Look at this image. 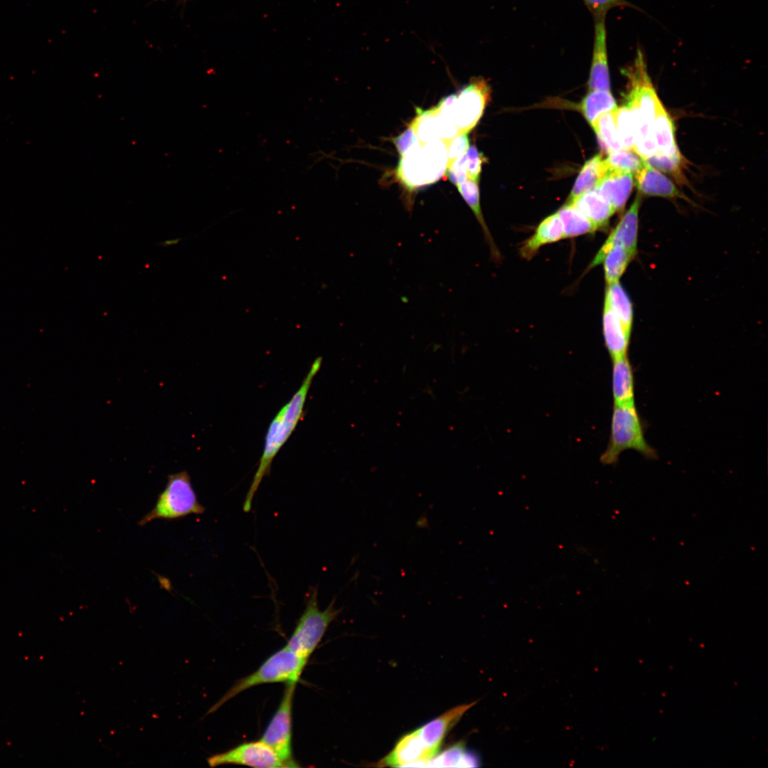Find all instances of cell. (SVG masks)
Segmentation results:
<instances>
[{
    "instance_id": "obj_1",
    "label": "cell",
    "mask_w": 768,
    "mask_h": 768,
    "mask_svg": "<svg viewBox=\"0 0 768 768\" xmlns=\"http://www.w3.org/2000/svg\"><path fill=\"white\" fill-rule=\"evenodd\" d=\"M321 357L314 360L299 389L270 423L257 469L244 501L242 508L245 512L247 513L251 510L254 496L263 478L270 471L274 458L302 418L311 385L321 366Z\"/></svg>"
},
{
    "instance_id": "obj_2",
    "label": "cell",
    "mask_w": 768,
    "mask_h": 768,
    "mask_svg": "<svg viewBox=\"0 0 768 768\" xmlns=\"http://www.w3.org/2000/svg\"><path fill=\"white\" fill-rule=\"evenodd\" d=\"M630 90L625 104L632 116L635 140L634 148L650 152L656 147L652 125L660 101L648 74L644 54L638 50L634 64L625 70Z\"/></svg>"
},
{
    "instance_id": "obj_3",
    "label": "cell",
    "mask_w": 768,
    "mask_h": 768,
    "mask_svg": "<svg viewBox=\"0 0 768 768\" xmlns=\"http://www.w3.org/2000/svg\"><path fill=\"white\" fill-rule=\"evenodd\" d=\"M634 449L648 459H656L655 449L646 442L635 402L614 404L608 445L600 457L604 465L614 464L625 450Z\"/></svg>"
},
{
    "instance_id": "obj_4",
    "label": "cell",
    "mask_w": 768,
    "mask_h": 768,
    "mask_svg": "<svg viewBox=\"0 0 768 768\" xmlns=\"http://www.w3.org/2000/svg\"><path fill=\"white\" fill-rule=\"evenodd\" d=\"M308 661L286 646L274 653L253 673L238 680L206 715L219 709L240 693L265 683H297Z\"/></svg>"
},
{
    "instance_id": "obj_5",
    "label": "cell",
    "mask_w": 768,
    "mask_h": 768,
    "mask_svg": "<svg viewBox=\"0 0 768 768\" xmlns=\"http://www.w3.org/2000/svg\"><path fill=\"white\" fill-rule=\"evenodd\" d=\"M205 508L197 498L191 477L186 471L169 474L164 490L152 509L138 522L143 526L152 521L176 520L191 514H202Z\"/></svg>"
},
{
    "instance_id": "obj_6",
    "label": "cell",
    "mask_w": 768,
    "mask_h": 768,
    "mask_svg": "<svg viewBox=\"0 0 768 768\" xmlns=\"http://www.w3.org/2000/svg\"><path fill=\"white\" fill-rule=\"evenodd\" d=\"M309 592L305 609L285 646L307 661L320 643L329 624L341 612V609L334 606L335 598L324 610L320 609L317 600V586L311 587Z\"/></svg>"
},
{
    "instance_id": "obj_7",
    "label": "cell",
    "mask_w": 768,
    "mask_h": 768,
    "mask_svg": "<svg viewBox=\"0 0 768 768\" xmlns=\"http://www.w3.org/2000/svg\"><path fill=\"white\" fill-rule=\"evenodd\" d=\"M296 683H286L280 703L260 739L268 745L288 767H299L293 759L292 703Z\"/></svg>"
},
{
    "instance_id": "obj_8",
    "label": "cell",
    "mask_w": 768,
    "mask_h": 768,
    "mask_svg": "<svg viewBox=\"0 0 768 768\" xmlns=\"http://www.w3.org/2000/svg\"><path fill=\"white\" fill-rule=\"evenodd\" d=\"M211 767L239 764L260 768L288 767L277 753L262 740L244 742L224 752L207 758Z\"/></svg>"
},
{
    "instance_id": "obj_9",
    "label": "cell",
    "mask_w": 768,
    "mask_h": 768,
    "mask_svg": "<svg viewBox=\"0 0 768 768\" xmlns=\"http://www.w3.org/2000/svg\"><path fill=\"white\" fill-rule=\"evenodd\" d=\"M489 97L490 87L480 78L471 80L457 95L454 112L459 134H468L476 125Z\"/></svg>"
},
{
    "instance_id": "obj_10",
    "label": "cell",
    "mask_w": 768,
    "mask_h": 768,
    "mask_svg": "<svg viewBox=\"0 0 768 768\" xmlns=\"http://www.w3.org/2000/svg\"><path fill=\"white\" fill-rule=\"evenodd\" d=\"M412 167L423 186L437 181L448 166L447 143L437 139L413 149Z\"/></svg>"
},
{
    "instance_id": "obj_11",
    "label": "cell",
    "mask_w": 768,
    "mask_h": 768,
    "mask_svg": "<svg viewBox=\"0 0 768 768\" xmlns=\"http://www.w3.org/2000/svg\"><path fill=\"white\" fill-rule=\"evenodd\" d=\"M640 205L641 197L638 194L594 257L590 268L601 264L605 255L614 245H622L634 256L636 255Z\"/></svg>"
},
{
    "instance_id": "obj_12",
    "label": "cell",
    "mask_w": 768,
    "mask_h": 768,
    "mask_svg": "<svg viewBox=\"0 0 768 768\" xmlns=\"http://www.w3.org/2000/svg\"><path fill=\"white\" fill-rule=\"evenodd\" d=\"M594 18V46L588 88L590 91H610L605 16Z\"/></svg>"
},
{
    "instance_id": "obj_13",
    "label": "cell",
    "mask_w": 768,
    "mask_h": 768,
    "mask_svg": "<svg viewBox=\"0 0 768 768\" xmlns=\"http://www.w3.org/2000/svg\"><path fill=\"white\" fill-rule=\"evenodd\" d=\"M435 754L427 747L415 730L403 735L393 750L380 762L382 766L404 767L428 762Z\"/></svg>"
},
{
    "instance_id": "obj_14",
    "label": "cell",
    "mask_w": 768,
    "mask_h": 768,
    "mask_svg": "<svg viewBox=\"0 0 768 768\" xmlns=\"http://www.w3.org/2000/svg\"><path fill=\"white\" fill-rule=\"evenodd\" d=\"M476 702L454 707L416 730L422 740L435 756L447 734Z\"/></svg>"
},
{
    "instance_id": "obj_15",
    "label": "cell",
    "mask_w": 768,
    "mask_h": 768,
    "mask_svg": "<svg viewBox=\"0 0 768 768\" xmlns=\"http://www.w3.org/2000/svg\"><path fill=\"white\" fill-rule=\"evenodd\" d=\"M633 174L619 171H608L594 186V188L616 211L623 210L634 186Z\"/></svg>"
},
{
    "instance_id": "obj_16",
    "label": "cell",
    "mask_w": 768,
    "mask_h": 768,
    "mask_svg": "<svg viewBox=\"0 0 768 768\" xmlns=\"http://www.w3.org/2000/svg\"><path fill=\"white\" fill-rule=\"evenodd\" d=\"M634 176L635 185L643 194L687 199L666 176L645 162Z\"/></svg>"
},
{
    "instance_id": "obj_17",
    "label": "cell",
    "mask_w": 768,
    "mask_h": 768,
    "mask_svg": "<svg viewBox=\"0 0 768 768\" xmlns=\"http://www.w3.org/2000/svg\"><path fill=\"white\" fill-rule=\"evenodd\" d=\"M602 326L605 346L611 358L626 355L631 333L625 329L606 301L604 303Z\"/></svg>"
},
{
    "instance_id": "obj_18",
    "label": "cell",
    "mask_w": 768,
    "mask_h": 768,
    "mask_svg": "<svg viewBox=\"0 0 768 768\" xmlns=\"http://www.w3.org/2000/svg\"><path fill=\"white\" fill-rule=\"evenodd\" d=\"M564 238L563 226L557 212L543 220L533 235L526 240L520 249L523 258L530 259L543 245Z\"/></svg>"
},
{
    "instance_id": "obj_19",
    "label": "cell",
    "mask_w": 768,
    "mask_h": 768,
    "mask_svg": "<svg viewBox=\"0 0 768 768\" xmlns=\"http://www.w3.org/2000/svg\"><path fill=\"white\" fill-rule=\"evenodd\" d=\"M612 389L614 404L634 402V377L628 356L612 359Z\"/></svg>"
},
{
    "instance_id": "obj_20",
    "label": "cell",
    "mask_w": 768,
    "mask_h": 768,
    "mask_svg": "<svg viewBox=\"0 0 768 768\" xmlns=\"http://www.w3.org/2000/svg\"><path fill=\"white\" fill-rule=\"evenodd\" d=\"M571 204L582 212L597 230L606 228L615 213L612 206L594 188L578 196Z\"/></svg>"
},
{
    "instance_id": "obj_21",
    "label": "cell",
    "mask_w": 768,
    "mask_h": 768,
    "mask_svg": "<svg viewBox=\"0 0 768 768\" xmlns=\"http://www.w3.org/2000/svg\"><path fill=\"white\" fill-rule=\"evenodd\" d=\"M657 151L673 156H682L675 139V129L669 114L659 101L652 125Z\"/></svg>"
},
{
    "instance_id": "obj_22",
    "label": "cell",
    "mask_w": 768,
    "mask_h": 768,
    "mask_svg": "<svg viewBox=\"0 0 768 768\" xmlns=\"http://www.w3.org/2000/svg\"><path fill=\"white\" fill-rule=\"evenodd\" d=\"M607 171V166L600 154L587 160L577 176L567 203H572L578 196L593 188Z\"/></svg>"
},
{
    "instance_id": "obj_23",
    "label": "cell",
    "mask_w": 768,
    "mask_h": 768,
    "mask_svg": "<svg viewBox=\"0 0 768 768\" xmlns=\"http://www.w3.org/2000/svg\"><path fill=\"white\" fill-rule=\"evenodd\" d=\"M604 301L619 317L625 329L631 333L633 306L626 292L619 282L607 284Z\"/></svg>"
},
{
    "instance_id": "obj_24",
    "label": "cell",
    "mask_w": 768,
    "mask_h": 768,
    "mask_svg": "<svg viewBox=\"0 0 768 768\" xmlns=\"http://www.w3.org/2000/svg\"><path fill=\"white\" fill-rule=\"evenodd\" d=\"M563 226L564 238L593 233L597 228L574 205L566 203L557 212Z\"/></svg>"
},
{
    "instance_id": "obj_25",
    "label": "cell",
    "mask_w": 768,
    "mask_h": 768,
    "mask_svg": "<svg viewBox=\"0 0 768 768\" xmlns=\"http://www.w3.org/2000/svg\"><path fill=\"white\" fill-rule=\"evenodd\" d=\"M617 107L612 95L607 90H592L580 103V110L591 125L599 116L614 111Z\"/></svg>"
},
{
    "instance_id": "obj_26",
    "label": "cell",
    "mask_w": 768,
    "mask_h": 768,
    "mask_svg": "<svg viewBox=\"0 0 768 768\" xmlns=\"http://www.w3.org/2000/svg\"><path fill=\"white\" fill-rule=\"evenodd\" d=\"M457 187L459 193L461 194L465 202L467 203V205L469 206V208L474 213L475 217L476 218L478 222L481 225L485 238L489 244L491 251L496 256L498 251L496 250V246L494 243L493 239L487 228L481 212V208L480 206L481 204L479 181L467 178L466 180L463 183L457 184Z\"/></svg>"
},
{
    "instance_id": "obj_27",
    "label": "cell",
    "mask_w": 768,
    "mask_h": 768,
    "mask_svg": "<svg viewBox=\"0 0 768 768\" xmlns=\"http://www.w3.org/2000/svg\"><path fill=\"white\" fill-rule=\"evenodd\" d=\"M457 95L452 94L442 98L435 106L439 137L447 143L459 134L455 120V104Z\"/></svg>"
},
{
    "instance_id": "obj_28",
    "label": "cell",
    "mask_w": 768,
    "mask_h": 768,
    "mask_svg": "<svg viewBox=\"0 0 768 768\" xmlns=\"http://www.w3.org/2000/svg\"><path fill=\"white\" fill-rule=\"evenodd\" d=\"M634 257L622 245H614L609 250L602 262L607 284L619 282L620 277Z\"/></svg>"
},
{
    "instance_id": "obj_29",
    "label": "cell",
    "mask_w": 768,
    "mask_h": 768,
    "mask_svg": "<svg viewBox=\"0 0 768 768\" xmlns=\"http://www.w3.org/2000/svg\"><path fill=\"white\" fill-rule=\"evenodd\" d=\"M614 110L602 114L591 125L602 147L608 154L622 149L618 138Z\"/></svg>"
},
{
    "instance_id": "obj_30",
    "label": "cell",
    "mask_w": 768,
    "mask_h": 768,
    "mask_svg": "<svg viewBox=\"0 0 768 768\" xmlns=\"http://www.w3.org/2000/svg\"><path fill=\"white\" fill-rule=\"evenodd\" d=\"M430 762L434 767H476L479 765L477 757L466 752L462 743L457 744L438 756H435Z\"/></svg>"
},
{
    "instance_id": "obj_31",
    "label": "cell",
    "mask_w": 768,
    "mask_h": 768,
    "mask_svg": "<svg viewBox=\"0 0 768 768\" xmlns=\"http://www.w3.org/2000/svg\"><path fill=\"white\" fill-rule=\"evenodd\" d=\"M608 171H619L634 175L644 164V160L633 150L621 149L609 153L604 159Z\"/></svg>"
},
{
    "instance_id": "obj_32",
    "label": "cell",
    "mask_w": 768,
    "mask_h": 768,
    "mask_svg": "<svg viewBox=\"0 0 768 768\" xmlns=\"http://www.w3.org/2000/svg\"><path fill=\"white\" fill-rule=\"evenodd\" d=\"M412 123L421 144L439 139L438 122L434 107L427 110L417 109V115Z\"/></svg>"
},
{
    "instance_id": "obj_33",
    "label": "cell",
    "mask_w": 768,
    "mask_h": 768,
    "mask_svg": "<svg viewBox=\"0 0 768 768\" xmlns=\"http://www.w3.org/2000/svg\"><path fill=\"white\" fill-rule=\"evenodd\" d=\"M616 127L621 146L633 150L635 140L634 124L630 110L626 105L614 110Z\"/></svg>"
},
{
    "instance_id": "obj_34",
    "label": "cell",
    "mask_w": 768,
    "mask_h": 768,
    "mask_svg": "<svg viewBox=\"0 0 768 768\" xmlns=\"http://www.w3.org/2000/svg\"><path fill=\"white\" fill-rule=\"evenodd\" d=\"M644 161L657 170L668 173L675 177H681L682 156H673L657 151Z\"/></svg>"
},
{
    "instance_id": "obj_35",
    "label": "cell",
    "mask_w": 768,
    "mask_h": 768,
    "mask_svg": "<svg viewBox=\"0 0 768 768\" xmlns=\"http://www.w3.org/2000/svg\"><path fill=\"white\" fill-rule=\"evenodd\" d=\"M393 142L401 156L422 145L416 135L412 122L401 134L393 138Z\"/></svg>"
},
{
    "instance_id": "obj_36",
    "label": "cell",
    "mask_w": 768,
    "mask_h": 768,
    "mask_svg": "<svg viewBox=\"0 0 768 768\" xmlns=\"http://www.w3.org/2000/svg\"><path fill=\"white\" fill-rule=\"evenodd\" d=\"M594 18L605 16L607 12L615 7H632L631 3L626 0H583Z\"/></svg>"
},
{
    "instance_id": "obj_37",
    "label": "cell",
    "mask_w": 768,
    "mask_h": 768,
    "mask_svg": "<svg viewBox=\"0 0 768 768\" xmlns=\"http://www.w3.org/2000/svg\"><path fill=\"white\" fill-rule=\"evenodd\" d=\"M446 172L449 180L456 186L465 181L468 178L466 152L448 164Z\"/></svg>"
},
{
    "instance_id": "obj_38",
    "label": "cell",
    "mask_w": 768,
    "mask_h": 768,
    "mask_svg": "<svg viewBox=\"0 0 768 768\" xmlns=\"http://www.w3.org/2000/svg\"><path fill=\"white\" fill-rule=\"evenodd\" d=\"M467 156V177L479 181L482 165L486 161L484 155L480 153L474 145L469 146Z\"/></svg>"
},
{
    "instance_id": "obj_39",
    "label": "cell",
    "mask_w": 768,
    "mask_h": 768,
    "mask_svg": "<svg viewBox=\"0 0 768 768\" xmlns=\"http://www.w3.org/2000/svg\"><path fill=\"white\" fill-rule=\"evenodd\" d=\"M469 146L466 133L458 134L447 143L448 164L466 153Z\"/></svg>"
},
{
    "instance_id": "obj_40",
    "label": "cell",
    "mask_w": 768,
    "mask_h": 768,
    "mask_svg": "<svg viewBox=\"0 0 768 768\" xmlns=\"http://www.w3.org/2000/svg\"><path fill=\"white\" fill-rule=\"evenodd\" d=\"M180 240H181V238H174V239H171V240H166L162 242L160 244L162 246L168 247V246L176 245L177 243H178L180 242Z\"/></svg>"
}]
</instances>
